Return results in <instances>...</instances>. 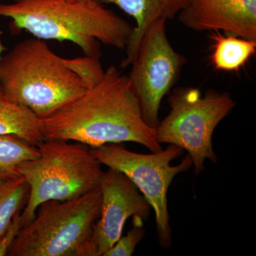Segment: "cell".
<instances>
[{"label": "cell", "instance_id": "2", "mask_svg": "<svg viewBox=\"0 0 256 256\" xmlns=\"http://www.w3.org/2000/svg\"><path fill=\"white\" fill-rule=\"evenodd\" d=\"M0 18H10L14 32L40 40L72 42L85 56L100 58L101 44L124 50L133 26L94 0H13L0 2Z\"/></svg>", "mask_w": 256, "mask_h": 256}, {"label": "cell", "instance_id": "19", "mask_svg": "<svg viewBox=\"0 0 256 256\" xmlns=\"http://www.w3.org/2000/svg\"><path fill=\"white\" fill-rule=\"evenodd\" d=\"M190 0H158L162 10V14L165 20H172L183 9H184Z\"/></svg>", "mask_w": 256, "mask_h": 256}, {"label": "cell", "instance_id": "4", "mask_svg": "<svg viewBox=\"0 0 256 256\" xmlns=\"http://www.w3.org/2000/svg\"><path fill=\"white\" fill-rule=\"evenodd\" d=\"M36 146L38 156L18 166L30 188L21 212L23 226L34 218L44 202L72 200L98 188L104 173L92 148L82 143L45 139Z\"/></svg>", "mask_w": 256, "mask_h": 256}, {"label": "cell", "instance_id": "9", "mask_svg": "<svg viewBox=\"0 0 256 256\" xmlns=\"http://www.w3.org/2000/svg\"><path fill=\"white\" fill-rule=\"evenodd\" d=\"M101 210L92 235L80 256H104L122 236L124 224L131 216L146 220L152 207L137 186L124 173L108 168L99 184Z\"/></svg>", "mask_w": 256, "mask_h": 256}, {"label": "cell", "instance_id": "12", "mask_svg": "<svg viewBox=\"0 0 256 256\" xmlns=\"http://www.w3.org/2000/svg\"><path fill=\"white\" fill-rule=\"evenodd\" d=\"M100 4H116L136 20V26L126 46V56L120 67L132 64L143 35L158 18H163L158 0H94Z\"/></svg>", "mask_w": 256, "mask_h": 256}, {"label": "cell", "instance_id": "3", "mask_svg": "<svg viewBox=\"0 0 256 256\" xmlns=\"http://www.w3.org/2000/svg\"><path fill=\"white\" fill-rule=\"evenodd\" d=\"M0 85L12 100L46 118L88 90L44 40L18 42L0 60Z\"/></svg>", "mask_w": 256, "mask_h": 256}, {"label": "cell", "instance_id": "11", "mask_svg": "<svg viewBox=\"0 0 256 256\" xmlns=\"http://www.w3.org/2000/svg\"><path fill=\"white\" fill-rule=\"evenodd\" d=\"M0 134H15L36 146L45 140L40 119L31 110L12 100L1 85Z\"/></svg>", "mask_w": 256, "mask_h": 256}, {"label": "cell", "instance_id": "14", "mask_svg": "<svg viewBox=\"0 0 256 256\" xmlns=\"http://www.w3.org/2000/svg\"><path fill=\"white\" fill-rule=\"evenodd\" d=\"M40 154L36 146L15 134H0V183L20 176L18 166Z\"/></svg>", "mask_w": 256, "mask_h": 256}, {"label": "cell", "instance_id": "18", "mask_svg": "<svg viewBox=\"0 0 256 256\" xmlns=\"http://www.w3.org/2000/svg\"><path fill=\"white\" fill-rule=\"evenodd\" d=\"M21 212H18L14 216L9 228L0 238V256H8L10 246L14 242L20 229L23 227L21 220Z\"/></svg>", "mask_w": 256, "mask_h": 256}, {"label": "cell", "instance_id": "15", "mask_svg": "<svg viewBox=\"0 0 256 256\" xmlns=\"http://www.w3.org/2000/svg\"><path fill=\"white\" fill-rule=\"evenodd\" d=\"M30 188L23 176L0 183V238L28 201Z\"/></svg>", "mask_w": 256, "mask_h": 256}, {"label": "cell", "instance_id": "6", "mask_svg": "<svg viewBox=\"0 0 256 256\" xmlns=\"http://www.w3.org/2000/svg\"><path fill=\"white\" fill-rule=\"evenodd\" d=\"M168 102L169 114L154 128L156 142L188 152L195 174H200L206 160H218L212 144L214 132L235 108V100L227 92L208 90L202 95L195 88L180 87L172 90Z\"/></svg>", "mask_w": 256, "mask_h": 256}, {"label": "cell", "instance_id": "20", "mask_svg": "<svg viewBox=\"0 0 256 256\" xmlns=\"http://www.w3.org/2000/svg\"><path fill=\"white\" fill-rule=\"evenodd\" d=\"M6 50V46L3 44L2 38V33L0 32V60H1L3 52Z\"/></svg>", "mask_w": 256, "mask_h": 256}, {"label": "cell", "instance_id": "8", "mask_svg": "<svg viewBox=\"0 0 256 256\" xmlns=\"http://www.w3.org/2000/svg\"><path fill=\"white\" fill-rule=\"evenodd\" d=\"M164 18H158L140 42L128 76L150 127L159 124L162 100L180 77L186 58L174 50L166 36Z\"/></svg>", "mask_w": 256, "mask_h": 256}, {"label": "cell", "instance_id": "21", "mask_svg": "<svg viewBox=\"0 0 256 256\" xmlns=\"http://www.w3.org/2000/svg\"><path fill=\"white\" fill-rule=\"evenodd\" d=\"M73 1L82 2H86L92 1V0H73Z\"/></svg>", "mask_w": 256, "mask_h": 256}, {"label": "cell", "instance_id": "10", "mask_svg": "<svg viewBox=\"0 0 256 256\" xmlns=\"http://www.w3.org/2000/svg\"><path fill=\"white\" fill-rule=\"evenodd\" d=\"M178 18L194 31H223L256 41V0H190Z\"/></svg>", "mask_w": 256, "mask_h": 256}, {"label": "cell", "instance_id": "13", "mask_svg": "<svg viewBox=\"0 0 256 256\" xmlns=\"http://www.w3.org/2000/svg\"><path fill=\"white\" fill-rule=\"evenodd\" d=\"M212 52L210 60L215 69L222 72H238L255 54L256 41L210 32Z\"/></svg>", "mask_w": 256, "mask_h": 256}, {"label": "cell", "instance_id": "16", "mask_svg": "<svg viewBox=\"0 0 256 256\" xmlns=\"http://www.w3.org/2000/svg\"><path fill=\"white\" fill-rule=\"evenodd\" d=\"M66 66L85 85L90 88L100 82L105 74L100 58L85 56L74 58H64Z\"/></svg>", "mask_w": 256, "mask_h": 256}, {"label": "cell", "instance_id": "17", "mask_svg": "<svg viewBox=\"0 0 256 256\" xmlns=\"http://www.w3.org/2000/svg\"><path fill=\"white\" fill-rule=\"evenodd\" d=\"M132 220V228L126 236H121L104 256H130L134 254L138 244L144 238L146 230L142 218L136 216Z\"/></svg>", "mask_w": 256, "mask_h": 256}, {"label": "cell", "instance_id": "5", "mask_svg": "<svg viewBox=\"0 0 256 256\" xmlns=\"http://www.w3.org/2000/svg\"><path fill=\"white\" fill-rule=\"evenodd\" d=\"M100 188L65 201L50 200L20 229L9 256H80L101 210Z\"/></svg>", "mask_w": 256, "mask_h": 256}, {"label": "cell", "instance_id": "1", "mask_svg": "<svg viewBox=\"0 0 256 256\" xmlns=\"http://www.w3.org/2000/svg\"><path fill=\"white\" fill-rule=\"evenodd\" d=\"M41 120L45 139L82 143L90 148L134 142L161 150L156 130L143 118L127 75L110 66L100 82Z\"/></svg>", "mask_w": 256, "mask_h": 256}, {"label": "cell", "instance_id": "7", "mask_svg": "<svg viewBox=\"0 0 256 256\" xmlns=\"http://www.w3.org/2000/svg\"><path fill=\"white\" fill-rule=\"evenodd\" d=\"M183 151L174 144L151 154L134 152L116 143L92 148V154L101 164L124 173L142 194L154 210L156 234L160 245L164 248H171L172 242L168 190L175 176L193 165L188 154L180 164L171 165V162L181 156Z\"/></svg>", "mask_w": 256, "mask_h": 256}]
</instances>
